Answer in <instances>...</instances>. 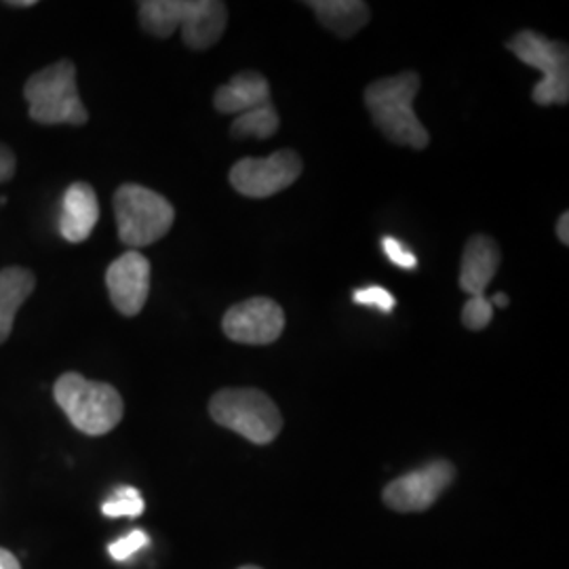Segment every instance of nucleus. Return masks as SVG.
<instances>
[{
	"label": "nucleus",
	"mask_w": 569,
	"mask_h": 569,
	"mask_svg": "<svg viewBox=\"0 0 569 569\" xmlns=\"http://www.w3.org/2000/svg\"><path fill=\"white\" fill-rule=\"evenodd\" d=\"M228 21L224 2L218 0H143L140 23L152 37L167 39L178 28L190 49H209L222 39Z\"/></svg>",
	"instance_id": "f257e3e1"
},
{
	"label": "nucleus",
	"mask_w": 569,
	"mask_h": 569,
	"mask_svg": "<svg viewBox=\"0 0 569 569\" xmlns=\"http://www.w3.org/2000/svg\"><path fill=\"white\" fill-rule=\"evenodd\" d=\"M420 91V77L416 72H401L367 87V110L388 140L413 150H425L430 136L427 127L413 112V100Z\"/></svg>",
	"instance_id": "f03ea898"
},
{
	"label": "nucleus",
	"mask_w": 569,
	"mask_h": 569,
	"mask_svg": "<svg viewBox=\"0 0 569 569\" xmlns=\"http://www.w3.org/2000/svg\"><path fill=\"white\" fill-rule=\"evenodd\" d=\"M53 397L72 427L89 437H102L122 420L119 390L103 382H91L81 373H63L53 387Z\"/></svg>",
	"instance_id": "7ed1b4c3"
},
{
	"label": "nucleus",
	"mask_w": 569,
	"mask_h": 569,
	"mask_svg": "<svg viewBox=\"0 0 569 569\" xmlns=\"http://www.w3.org/2000/svg\"><path fill=\"white\" fill-rule=\"evenodd\" d=\"M23 98L30 106V119L41 124H84L89 112L79 98L77 68L70 60H61L32 74Z\"/></svg>",
	"instance_id": "20e7f679"
},
{
	"label": "nucleus",
	"mask_w": 569,
	"mask_h": 569,
	"mask_svg": "<svg viewBox=\"0 0 569 569\" xmlns=\"http://www.w3.org/2000/svg\"><path fill=\"white\" fill-rule=\"evenodd\" d=\"M211 418L256 446L272 443L283 418L274 401L258 388H226L213 395L209 403Z\"/></svg>",
	"instance_id": "39448f33"
},
{
	"label": "nucleus",
	"mask_w": 569,
	"mask_h": 569,
	"mask_svg": "<svg viewBox=\"0 0 569 569\" xmlns=\"http://www.w3.org/2000/svg\"><path fill=\"white\" fill-rule=\"evenodd\" d=\"M114 216L119 239L136 251L163 239L173 226L176 209L163 194L140 183H124L114 194Z\"/></svg>",
	"instance_id": "423d86ee"
},
{
	"label": "nucleus",
	"mask_w": 569,
	"mask_h": 569,
	"mask_svg": "<svg viewBox=\"0 0 569 569\" xmlns=\"http://www.w3.org/2000/svg\"><path fill=\"white\" fill-rule=\"evenodd\" d=\"M507 47L523 63L542 72V79L531 91L533 102L540 106L569 102L568 44L523 30L515 34Z\"/></svg>",
	"instance_id": "0eeeda50"
},
{
	"label": "nucleus",
	"mask_w": 569,
	"mask_h": 569,
	"mask_svg": "<svg viewBox=\"0 0 569 569\" xmlns=\"http://www.w3.org/2000/svg\"><path fill=\"white\" fill-rule=\"evenodd\" d=\"M302 159L293 150H279L266 159H241L230 169L232 188L249 199L279 194L300 178Z\"/></svg>",
	"instance_id": "6e6552de"
},
{
	"label": "nucleus",
	"mask_w": 569,
	"mask_h": 569,
	"mask_svg": "<svg viewBox=\"0 0 569 569\" xmlns=\"http://www.w3.org/2000/svg\"><path fill=\"white\" fill-rule=\"evenodd\" d=\"M456 479V468L448 460H435L427 467L411 470L403 477L390 481L382 500L388 509L397 512H422L428 510Z\"/></svg>",
	"instance_id": "1a4fd4ad"
},
{
	"label": "nucleus",
	"mask_w": 569,
	"mask_h": 569,
	"mask_svg": "<svg viewBox=\"0 0 569 569\" xmlns=\"http://www.w3.org/2000/svg\"><path fill=\"white\" fill-rule=\"evenodd\" d=\"M222 329L232 342L239 345H272L283 333V308L262 296L244 300L226 312Z\"/></svg>",
	"instance_id": "9d476101"
},
{
	"label": "nucleus",
	"mask_w": 569,
	"mask_h": 569,
	"mask_svg": "<svg viewBox=\"0 0 569 569\" xmlns=\"http://www.w3.org/2000/svg\"><path fill=\"white\" fill-rule=\"evenodd\" d=\"M106 287L112 305L121 315H140L150 293V262L133 249L122 253L108 268Z\"/></svg>",
	"instance_id": "9b49d317"
},
{
	"label": "nucleus",
	"mask_w": 569,
	"mask_h": 569,
	"mask_svg": "<svg viewBox=\"0 0 569 569\" xmlns=\"http://www.w3.org/2000/svg\"><path fill=\"white\" fill-rule=\"evenodd\" d=\"M100 220V203L89 183H72L61 204L60 232L68 243H82L91 237Z\"/></svg>",
	"instance_id": "f8f14e48"
},
{
	"label": "nucleus",
	"mask_w": 569,
	"mask_h": 569,
	"mask_svg": "<svg viewBox=\"0 0 569 569\" xmlns=\"http://www.w3.org/2000/svg\"><path fill=\"white\" fill-rule=\"evenodd\" d=\"M500 266V249L493 239L477 234L468 241L460 268V289L470 298H483Z\"/></svg>",
	"instance_id": "ddd939ff"
},
{
	"label": "nucleus",
	"mask_w": 569,
	"mask_h": 569,
	"mask_svg": "<svg viewBox=\"0 0 569 569\" xmlns=\"http://www.w3.org/2000/svg\"><path fill=\"white\" fill-rule=\"evenodd\" d=\"M216 110L220 114H243L270 102V84L258 72H239L216 91Z\"/></svg>",
	"instance_id": "4468645a"
},
{
	"label": "nucleus",
	"mask_w": 569,
	"mask_h": 569,
	"mask_svg": "<svg viewBox=\"0 0 569 569\" xmlns=\"http://www.w3.org/2000/svg\"><path fill=\"white\" fill-rule=\"evenodd\" d=\"M37 279L30 270L11 266L0 270V345L11 336L16 315L21 305L32 296Z\"/></svg>",
	"instance_id": "2eb2a0df"
},
{
	"label": "nucleus",
	"mask_w": 569,
	"mask_h": 569,
	"mask_svg": "<svg viewBox=\"0 0 569 569\" xmlns=\"http://www.w3.org/2000/svg\"><path fill=\"white\" fill-rule=\"evenodd\" d=\"M308 7L327 30L342 39L355 37L369 21V7L361 0H310Z\"/></svg>",
	"instance_id": "dca6fc26"
},
{
	"label": "nucleus",
	"mask_w": 569,
	"mask_h": 569,
	"mask_svg": "<svg viewBox=\"0 0 569 569\" xmlns=\"http://www.w3.org/2000/svg\"><path fill=\"white\" fill-rule=\"evenodd\" d=\"M230 131L234 138L268 140L279 131V114L272 103H266V106L239 114L232 122Z\"/></svg>",
	"instance_id": "f3484780"
},
{
	"label": "nucleus",
	"mask_w": 569,
	"mask_h": 569,
	"mask_svg": "<svg viewBox=\"0 0 569 569\" xmlns=\"http://www.w3.org/2000/svg\"><path fill=\"white\" fill-rule=\"evenodd\" d=\"M102 512L106 517H140L143 512L142 493L136 488H119L106 502Z\"/></svg>",
	"instance_id": "a211bd4d"
},
{
	"label": "nucleus",
	"mask_w": 569,
	"mask_h": 569,
	"mask_svg": "<svg viewBox=\"0 0 569 569\" xmlns=\"http://www.w3.org/2000/svg\"><path fill=\"white\" fill-rule=\"evenodd\" d=\"M493 319V306L489 305L488 298H470L462 308V323L470 331H481L491 323Z\"/></svg>",
	"instance_id": "6ab92c4d"
},
{
	"label": "nucleus",
	"mask_w": 569,
	"mask_h": 569,
	"mask_svg": "<svg viewBox=\"0 0 569 569\" xmlns=\"http://www.w3.org/2000/svg\"><path fill=\"white\" fill-rule=\"evenodd\" d=\"M352 300H355V305L371 306V308H378V310H382L385 315L392 312V308L397 306L395 296H392L390 291H387L385 287H380V284H371V287L357 289V291L352 293Z\"/></svg>",
	"instance_id": "aec40b11"
},
{
	"label": "nucleus",
	"mask_w": 569,
	"mask_h": 569,
	"mask_svg": "<svg viewBox=\"0 0 569 569\" xmlns=\"http://www.w3.org/2000/svg\"><path fill=\"white\" fill-rule=\"evenodd\" d=\"M148 545H150L148 533L142 531V529H136V531L127 533L124 538H119L117 542H112V545L108 547V552H110V557H112L114 561H127V559H131L136 552L146 549Z\"/></svg>",
	"instance_id": "412c9836"
},
{
	"label": "nucleus",
	"mask_w": 569,
	"mask_h": 569,
	"mask_svg": "<svg viewBox=\"0 0 569 569\" xmlns=\"http://www.w3.org/2000/svg\"><path fill=\"white\" fill-rule=\"evenodd\" d=\"M382 249L387 253L388 260L403 270H416L418 268V260L416 256L407 249L406 244L397 241L395 237H385L382 239Z\"/></svg>",
	"instance_id": "4be33fe9"
},
{
	"label": "nucleus",
	"mask_w": 569,
	"mask_h": 569,
	"mask_svg": "<svg viewBox=\"0 0 569 569\" xmlns=\"http://www.w3.org/2000/svg\"><path fill=\"white\" fill-rule=\"evenodd\" d=\"M16 164V154L4 143H0V183L9 182L13 178Z\"/></svg>",
	"instance_id": "5701e85b"
},
{
	"label": "nucleus",
	"mask_w": 569,
	"mask_h": 569,
	"mask_svg": "<svg viewBox=\"0 0 569 569\" xmlns=\"http://www.w3.org/2000/svg\"><path fill=\"white\" fill-rule=\"evenodd\" d=\"M0 569H21L18 557L11 550L0 549Z\"/></svg>",
	"instance_id": "b1692460"
},
{
	"label": "nucleus",
	"mask_w": 569,
	"mask_h": 569,
	"mask_svg": "<svg viewBox=\"0 0 569 569\" xmlns=\"http://www.w3.org/2000/svg\"><path fill=\"white\" fill-rule=\"evenodd\" d=\"M557 237H559V241L563 244L569 243V213H561V218H559V222H557Z\"/></svg>",
	"instance_id": "393cba45"
},
{
	"label": "nucleus",
	"mask_w": 569,
	"mask_h": 569,
	"mask_svg": "<svg viewBox=\"0 0 569 569\" xmlns=\"http://www.w3.org/2000/svg\"><path fill=\"white\" fill-rule=\"evenodd\" d=\"M489 305L493 306V308H507V306H509V296H507V293H496V296L489 300Z\"/></svg>",
	"instance_id": "a878e982"
},
{
	"label": "nucleus",
	"mask_w": 569,
	"mask_h": 569,
	"mask_svg": "<svg viewBox=\"0 0 569 569\" xmlns=\"http://www.w3.org/2000/svg\"><path fill=\"white\" fill-rule=\"evenodd\" d=\"M9 7H18V9H21V7H34L37 4V0H13V2H7Z\"/></svg>",
	"instance_id": "bb28decb"
},
{
	"label": "nucleus",
	"mask_w": 569,
	"mask_h": 569,
	"mask_svg": "<svg viewBox=\"0 0 569 569\" xmlns=\"http://www.w3.org/2000/svg\"><path fill=\"white\" fill-rule=\"evenodd\" d=\"M239 569H262V568H258V566H243V568H239Z\"/></svg>",
	"instance_id": "cd10ccee"
}]
</instances>
